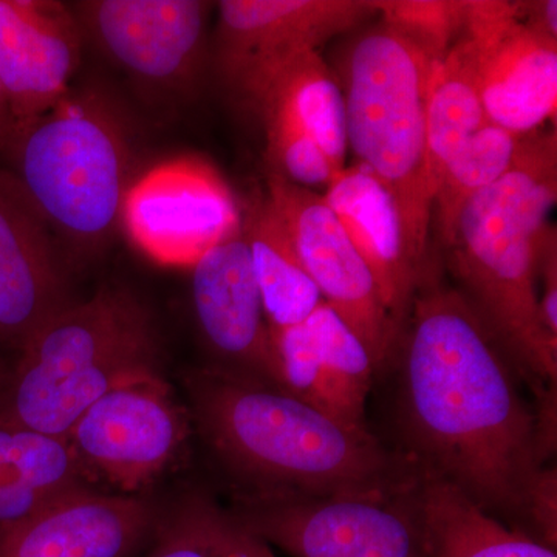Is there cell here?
<instances>
[{"label": "cell", "instance_id": "obj_20", "mask_svg": "<svg viewBox=\"0 0 557 557\" xmlns=\"http://www.w3.org/2000/svg\"><path fill=\"white\" fill-rule=\"evenodd\" d=\"M84 487L67 437L0 420V533Z\"/></svg>", "mask_w": 557, "mask_h": 557}, {"label": "cell", "instance_id": "obj_27", "mask_svg": "<svg viewBox=\"0 0 557 557\" xmlns=\"http://www.w3.org/2000/svg\"><path fill=\"white\" fill-rule=\"evenodd\" d=\"M468 0H375L376 17L437 58L460 38Z\"/></svg>", "mask_w": 557, "mask_h": 557}, {"label": "cell", "instance_id": "obj_23", "mask_svg": "<svg viewBox=\"0 0 557 557\" xmlns=\"http://www.w3.org/2000/svg\"><path fill=\"white\" fill-rule=\"evenodd\" d=\"M242 226L270 329L302 324L324 300L267 196L248 209Z\"/></svg>", "mask_w": 557, "mask_h": 557}, {"label": "cell", "instance_id": "obj_13", "mask_svg": "<svg viewBox=\"0 0 557 557\" xmlns=\"http://www.w3.org/2000/svg\"><path fill=\"white\" fill-rule=\"evenodd\" d=\"M239 205L214 168L175 159L132 182L121 225L139 251L166 267H193L242 228Z\"/></svg>", "mask_w": 557, "mask_h": 557}, {"label": "cell", "instance_id": "obj_28", "mask_svg": "<svg viewBox=\"0 0 557 557\" xmlns=\"http://www.w3.org/2000/svg\"><path fill=\"white\" fill-rule=\"evenodd\" d=\"M539 278H542V293L539 295V314L545 332L557 339V244L553 230L542 248Z\"/></svg>", "mask_w": 557, "mask_h": 557}, {"label": "cell", "instance_id": "obj_26", "mask_svg": "<svg viewBox=\"0 0 557 557\" xmlns=\"http://www.w3.org/2000/svg\"><path fill=\"white\" fill-rule=\"evenodd\" d=\"M522 138L487 123L449 164L432 201V220L446 248L454 239L458 215L468 201L511 170Z\"/></svg>", "mask_w": 557, "mask_h": 557}, {"label": "cell", "instance_id": "obj_11", "mask_svg": "<svg viewBox=\"0 0 557 557\" xmlns=\"http://www.w3.org/2000/svg\"><path fill=\"white\" fill-rule=\"evenodd\" d=\"M84 36L139 89L188 97L207 61L212 3L200 0H84L72 3Z\"/></svg>", "mask_w": 557, "mask_h": 557}, {"label": "cell", "instance_id": "obj_15", "mask_svg": "<svg viewBox=\"0 0 557 557\" xmlns=\"http://www.w3.org/2000/svg\"><path fill=\"white\" fill-rule=\"evenodd\" d=\"M84 40L72 3L0 0V87L16 131L67 97Z\"/></svg>", "mask_w": 557, "mask_h": 557}, {"label": "cell", "instance_id": "obj_14", "mask_svg": "<svg viewBox=\"0 0 557 557\" xmlns=\"http://www.w3.org/2000/svg\"><path fill=\"white\" fill-rule=\"evenodd\" d=\"M190 271L194 311L212 366L284 388L244 226Z\"/></svg>", "mask_w": 557, "mask_h": 557}, {"label": "cell", "instance_id": "obj_17", "mask_svg": "<svg viewBox=\"0 0 557 557\" xmlns=\"http://www.w3.org/2000/svg\"><path fill=\"white\" fill-rule=\"evenodd\" d=\"M160 512L141 496L84 487L0 533V557H132Z\"/></svg>", "mask_w": 557, "mask_h": 557}, {"label": "cell", "instance_id": "obj_8", "mask_svg": "<svg viewBox=\"0 0 557 557\" xmlns=\"http://www.w3.org/2000/svg\"><path fill=\"white\" fill-rule=\"evenodd\" d=\"M190 434L189 416L160 370L124 381L89 406L67 434L91 486L138 496L177 461Z\"/></svg>", "mask_w": 557, "mask_h": 557}, {"label": "cell", "instance_id": "obj_5", "mask_svg": "<svg viewBox=\"0 0 557 557\" xmlns=\"http://www.w3.org/2000/svg\"><path fill=\"white\" fill-rule=\"evenodd\" d=\"M3 156L11 174L73 258L100 252L123 218L132 150L123 121L101 95L70 90L16 131Z\"/></svg>", "mask_w": 557, "mask_h": 557}, {"label": "cell", "instance_id": "obj_19", "mask_svg": "<svg viewBox=\"0 0 557 557\" xmlns=\"http://www.w3.org/2000/svg\"><path fill=\"white\" fill-rule=\"evenodd\" d=\"M322 196L368 263L387 309L405 329L424 271L410 258L394 197L358 163L336 174Z\"/></svg>", "mask_w": 557, "mask_h": 557}, {"label": "cell", "instance_id": "obj_7", "mask_svg": "<svg viewBox=\"0 0 557 557\" xmlns=\"http://www.w3.org/2000/svg\"><path fill=\"white\" fill-rule=\"evenodd\" d=\"M417 487L418 475L392 493H237L231 512L293 557H426Z\"/></svg>", "mask_w": 557, "mask_h": 557}, {"label": "cell", "instance_id": "obj_9", "mask_svg": "<svg viewBox=\"0 0 557 557\" xmlns=\"http://www.w3.org/2000/svg\"><path fill=\"white\" fill-rule=\"evenodd\" d=\"M218 10L215 72L255 113L293 61L376 17L375 0H222Z\"/></svg>", "mask_w": 557, "mask_h": 557}, {"label": "cell", "instance_id": "obj_25", "mask_svg": "<svg viewBox=\"0 0 557 557\" xmlns=\"http://www.w3.org/2000/svg\"><path fill=\"white\" fill-rule=\"evenodd\" d=\"M146 557H274L273 548L242 525L231 509L201 493L160 515Z\"/></svg>", "mask_w": 557, "mask_h": 557}, {"label": "cell", "instance_id": "obj_1", "mask_svg": "<svg viewBox=\"0 0 557 557\" xmlns=\"http://www.w3.org/2000/svg\"><path fill=\"white\" fill-rule=\"evenodd\" d=\"M397 355L399 454L491 516L531 519L555 448V406L528 408L511 359L463 293L431 265Z\"/></svg>", "mask_w": 557, "mask_h": 557}, {"label": "cell", "instance_id": "obj_12", "mask_svg": "<svg viewBox=\"0 0 557 557\" xmlns=\"http://www.w3.org/2000/svg\"><path fill=\"white\" fill-rule=\"evenodd\" d=\"M487 121L527 137L556 121L557 40L519 20L518 2L468 0L460 38Z\"/></svg>", "mask_w": 557, "mask_h": 557}, {"label": "cell", "instance_id": "obj_24", "mask_svg": "<svg viewBox=\"0 0 557 557\" xmlns=\"http://www.w3.org/2000/svg\"><path fill=\"white\" fill-rule=\"evenodd\" d=\"M487 123L471 60L457 39L438 61L429 91L424 188L431 205L449 164Z\"/></svg>", "mask_w": 557, "mask_h": 557}, {"label": "cell", "instance_id": "obj_16", "mask_svg": "<svg viewBox=\"0 0 557 557\" xmlns=\"http://www.w3.org/2000/svg\"><path fill=\"white\" fill-rule=\"evenodd\" d=\"M70 304L53 234L0 170V344L21 348Z\"/></svg>", "mask_w": 557, "mask_h": 557}, {"label": "cell", "instance_id": "obj_4", "mask_svg": "<svg viewBox=\"0 0 557 557\" xmlns=\"http://www.w3.org/2000/svg\"><path fill=\"white\" fill-rule=\"evenodd\" d=\"M20 354L0 395V420L61 437L113 387L160 370L148 309L116 285H102L84 302H70Z\"/></svg>", "mask_w": 557, "mask_h": 557}, {"label": "cell", "instance_id": "obj_3", "mask_svg": "<svg viewBox=\"0 0 557 557\" xmlns=\"http://www.w3.org/2000/svg\"><path fill=\"white\" fill-rule=\"evenodd\" d=\"M556 200V131L534 132L511 170L468 201L448 247L460 292L541 397L557 376V339L542 325L537 282Z\"/></svg>", "mask_w": 557, "mask_h": 557}, {"label": "cell", "instance_id": "obj_2", "mask_svg": "<svg viewBox=\"0 0 557 557\" xmlns=\"http://www.w3.org/2000/svg\"><path fill=\"white\" fill-rule=\"evenodd\" d=\"M205 442L244 494L392 493L417 471L368 428L350 426L285 388L207 366L186 379Z\"/></svg>", "mask_w": 557, "mask_h": 557}, {"label": "cell", "instance_id": "obj_10", "mask_svg": "<svg viewBox=\"0 0 557 557\" xmlns=\"http://www.w3.org/2000/svg\"><path fill=\"white\" fill-rule=\"evenodd\" d=\"M267 199L322 300L364 344L373 368H384L397 354L403 327L324 196L267 171Z\"/></svg>", "mask_w": 557, "mask_h": 557}, {"label": "cell", "instance_id": "obj_31", "mask_svg": "<svg viewBox=\"0 0 557 557\" xmlns=\"http://www.w3.org/2000/svg\"><path fill=\"white\" fill-rule=\"evenodd\" d=\"M10 373L3 368L2 361H0V395H2L3 388L7 386Z\"/></svg>", "mask_w": 557, "mask_h": 557}, {"label": "cell", "instance_id": "obj_6", "mask_svg": "<svg viewBox=\"0 0 557 557\" xmlns=\"http://www.w3.org/2000/svg\"><path fill=\"white\" fill-rule=\"evenodd\" d=\"M440 60L379 20L358 33L344 61L347 146L394 197L421 273L432 222L424 188L426 112Z\"/></svg>", "mask_w": 557, "mask_h": 557}, {"label": "cell", "instance_id": "obj_29", "mask_svg": "<svg viewBox=\"0 0 557 557\" xmlns=\"http://www.w3.org/2000/svg\"><path fill=\"white\" fill-rule=\"evenodd\" d=\"M519 20L537 35L557 40L556 0H531L518 2Z\"/></svg>", "mask_w": 557, "mask_h": 557}, {"label": "cell", "instance_id": "obj_18", "mask_svg": "<svg viewBox=\"0 0 557 557\" xmlns=\"http://www.w3.org/2000/svg\"><path fill=\"white\" fill-rule=\"evenodd\" d=\"M285 391L350 426H366L372 386L369 351L346 322L322 302L306 322L271 330Z\"/></svg>", "mask_w": 557, "mask_h": 557}, {"label": "cell", "instance_id": "obj_21", "mask_svg": "<svg viewBox=\"0 0 557 557\" xmlns=\"http://www.w3.org/2000/svg\"><path fill=\"white\" fill-rule=\"evenodd\" d=\"M417 496L426 557H557L555 548L505 527L435 475L418 472Z\"/></svg>", "mask_w": 557, "mask_h": 557}, {"label": "cell", "instance_id": "obj_22", "mask_svg": "<svg viewBox=\"0 0 557 557\" xmlns=\"http://www.w3.org/2000/svg\"><path fill=\"white\" fill-rule=\"evenodd\" d=\"M256 115L302 132L324 150L336 171L346 168L344 94L319 51L302 54L285 67L263 95Z\"/></svg>", "mask_w": 557, "mask_h": 557}, {"label": "cell", "instance_id": "obj_30", "mask_svg": "<svg viewBox=\"0 0 557 557\" xmlns=\"http://www.w3.org/2000/svg\"><path fill=\"white\" fill-rule=\"evenodd\" d=\"M14 134H16V124H14L9 102H7L2 87H0V153H5V150L9 149Z\"/></svg>", "mask_w": 557, "mask_h": 557}]
</instances>
